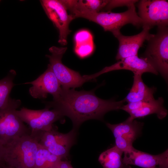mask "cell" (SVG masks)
<instances>
[{"instance_id":"14","label":"cell","mask_w":168,"mask_h":168,"mask_svg":"<svg viewBox=\"0 0 168 168\" xmlns=\"http://www.w3.org/2000/svg\"><path fill=\"white\" fill-rule=\"evenodd\" d=\"M164 100L162 97L157 100H152L128 103L120 108L130 115L133 119L143 117L149 115L156 114L159 119L165 118L167 115L168 111L163 105Z\"/></svg>"},{"instance_id":"21","label":"cell","mask_w":168,"mask_h":168,"mask_svg":"<svg viewBox=\"0 0 168 168\" xmlns=\"http://www.w3.org/2000/svg\"><path fill=\"white\" fill-rule=\"evenodd\" d=\"M78 4L82 7L95 12H102L108 3V0H77Z\"/></svg>"},{"instance_id":"19","label":"cell","mask_w":168,"mask_h":168,"mask_svg":"<svg viewBox=\"0 0 168 168\" xmlns=\"http://www.w3.org/2000/svg\"><path fill=\"white\" fill-rule=\"evenodd\" d=\"M61 159L39 143L34 168H51L56 166Z\"/></svg>"},{"instance_id":"6","label":"cell","mask_w":168,"mask_h":168,"mask_svg":"<svg viewBox=\"0 0 168 168\" xmlns=\"http://www.w3.org/2000/svg\"><path fill=\"white\" fill-rule=\"evenodd\" d=\"M67 49V47L52 46L49 49L51 55H46L49 58L48 65L51 68L58 82L64 89L75 88L82 86L88 81L85 75L68 68L62 63V59Z\"/></svg>"},{"instance_id":"15","label":"cell","mask_w":168,"mask_h":168,"mask_svg":"<svg viewBox=\"0 0 168 168\" xmlns=\"http://www.w3.org/2000/svg\"><path fill=\"white\" fill-rule=\"evenodd\" d=\"M127 70L132 71L134 73L142 74L149 72L156 75L158 72L153 66L146 59L138 55L128 57L120 60L111 66L106 67L96 73L87 75L91 81L104 73L119 70Z\"/></svg>"},{"instance_id":"8","label":"cell","mask_w":168,"mask_h":168,"mask_svg":"<svg viewBox=\"0 0 168 168\" xmlns=\"http://www.w3.org/2000/svg\"><path fill=\"white\" fill-rule=\"evenodd\" d=\"M40 2L48 17L58 30V42L67 45V37L71 32L69 24L73 18L68 13L62 0H42Z\"/></svg>"},{"instance_id":"25","label":"cell","mask_w":168,"mask_h":168,"mask_svg":"<svg viewBox=\"0 0 168 168\" xmlns=\"http://www.w3.org/2000/svg\"><path fill=\"white\" fill-rule=\"evenodd\" d=\"M138 1V0H109L108 3L102 12H104V11H110L112 9L119 7L125 6L128 7L132 4H135Z\"/></svg>"},{"instance_id":"26","label":"cell","mask_w":168,"mask_h":168,"mask_svg":"<svg viewBox=\"0 0 168 168\" xmlns=\"http://www.w3.org/2000/svg\"><path fill=\"white\" fill-rule=\"evenodd\" d=\"M4 153V146L0 142V165L3 163V159Z\"/></svg>"},{"instance_id":"22","label":"cell","mask_w":168,"mask_h":168,"mask_svg":"<svg viewBox=\"0 0 168 168\" xmlns=\"http://www.w3.org/2000/svg\"><path fill=\"white\" fill-rule=\"evenodd\" d=\"M94 49V41L85 42L75 45L74 52L81 58H84L90 56Z\"/></svg>"},{"instance_id":"23","label":"cell","mask_w":168,"mask_h":168,"mask_svg":"<svg viewBox=\"0 0 168 168\" xmlns=\"http://www.w3.org/2000/svg\"><path fill=\"white\" fill-rule=\"evenodd\" d=\"M75 45L86 42L93 41V37L91 33L86 30L78 31L74 37Z\"/></svg>"},{"instance_id":"10","label":"cell","mask_w":168,"mask_h":168,"mask_svg":"<svg viewBox=\"0 0 168 168\" xmlns=\"http://www.w3.org/2000/svg\"><path fill=\"white\" fill-rule=\"evenodd\" d=\"M76 135L77 130L73 128L63 133L53 128L49 131L41 132L39 143L51 153L62 159L67 157L75 143Z\"/></svg>"},{"instance_id":"29","label":"cell","mask_w":168,"mask_h":168,"mask_svg":"<svg viewBox=\"0 0 168 168\" xmlns=\"http://www.w3.org/2000/svg\"><path fill=\"white\" fill-rule=\"evenodd\" d=\"M3 164L0 165V168H3Z\"/></svg>"},{"instance_id":"4","label":"cell","mask_w":168,"mask_h":168,"mask_svg":"<svg viewBox=\"0 0 168 168\" xmlns=\"http://www.w3.org/2000/svg\"><path fill=\"white\" fill-rule=\"evenodd\" d=\"M146 50L141 57L148 61L167 81L168 76V29L157 27V32L147 40Z\"/></svg>"},{"instance_id":"24","label":"cell","mask_w":168,"mask_h":168,"mask_svg":"<svg viewBox=\"0 0 168 168\" xmlns=\"http://www.w3.org/2000/svg\"><path fill=\"white\" fill-rule=\"evenodd\" d=\"M134 141L131 139L123 137L115 138V145L119 149L123 152L128 151L133 147V144Z\"/></svg>"},{"instance_id":"12","label":"cell","mask_w":168,"mask_h":168,"mask_svg":"<svg viewBox=\"0 0 168 168\" xmlns=\"http://www.w3.org/2000/svg\"><path fill=\"white\" fill-rule=\"evenodd\" d=\"M123 162L143 168H168V150L161 153L153 155L138 150L133 147L124 152Z\"/></svg>"},{"instance_id":"18","label":"cell","mask_w":168,"mask_h":168,"mask_svg":"<svg viewBox=\"0 0 168 168\" xmlns=\"http://www.w3.org/2000/svg\"><path fill=\"white\" fill-rule=\"evenodd\" d=\"M123 153L114 146L101 153L98 161L103 168H132L123 162Z\"/></svg>"},{"instance_id":"1","label":"cell","mask_w":168,"mask_h":168,"mask_svg":"<svg viewBox=\"0 0 168 168\" xmlns=\"http://www.w3.org/2000/svg\"><path fill=\"white\" fill-rule=\"evenodd\" d=\"M124 100H105L96 96L94 89L76 91L74 88H62L59 96L52 101L45 102L46 106L59 111L72 120L73 128L77 130L84 122L90 119L102 120L104 115L120 109Z\"/></svg>"},{"instance_id":"3","label":"cell","mask_w":168,"mask_h":168,"mask_svg":"<svg viewBox=\"0 0 168 168\" xmlns=\"http://www.w3.org/2000/svg\"><path fill=\"white\" fill-rule=\"evenodd\" d=\"M40 132L16 138L4 146L3 163L15 168H34Z\"/></svg>"},{"instance_id":"27","label":"cell","mask_w":168,"mask_h":168,"mask_svg":"<svg viewBox=\"0 0 168 168\" xmlns=\"http://www.w3.org/2000/svg\"><path fill=\"white\" fill-rule=\"evenodd\" d=\"M3 168H15L13 167H11V166H7L6 165H5V164H4L3 165Z\"/></svg>"},{"instance_id":"9","label":"cell","mask_w":168,"mask_h":168,"mask_svg":"<svg viewBox=\"0 0 168 168\" xmlns=\"http://www.w3.org/2000/svg\"><path fill=\"white\" fill-rule=\"evenodd\" d=\"M138 2V15L143 21V26L148 27L151 29L155 26H167V1L141 0Z\"/></svg>"},{"instance_id":"28","label":"cell","mask_w":168,"mask_h":168,"mask_svg":"<svg viewBox=\"0 0 168 168\" xmlns=\"http://www.w3.org/2000/svg\"><path fill=\"white\" fill-rule=\"evenodd\" d=\"M58 164L56 166H54L51 168H59L58 166Z\"/></svg>"},{"instance_id":"11","label":"cell","mask_w":168,"mask_h":168,"mask_svg":"<svg viewBox=\"0 0 168 168\" xmlns=\"http://www.w3.org/2000/svg\"><path fill=\"white\" fill-rule=\"evenodd\" d=\"M24 84L32 85L29 88V92L35 99H45L49 94L54 99L59 96L61 90L60 84L49 65L46 70L37 79Z\"/></svg>"},{"instance_id":"30","label":"cell","mask_w":168,"mask_h":168,"mask_svg":"<svg viewBox=\"0 0 168 168\" xmlns=\"http://www.w3.org/2000/svg\"><path fill=\"white\" fill-rule=\"evenodd\" d=\"M160 168L158 167H156V168Z\"/></svg>"},{"instance_id":"31","label":"cell","mask_w":168,"mask_h":168,"mask_svg":"<svg viewBox=\"0 0 168 168\" xmlns=\"http://www.w3.org/2000/svg\"><path fill=\"white\" fill-rule=\"evenodd\" d=\"M71 168H73V167H72Z\"/></svg>"},{"instance_id":"13","label":"cell","mask_w":168,"mask_h":168,"mask_svg":"<svg viewBox=\"0 0 168 168\" xmlns=\"http://www.w3.org/2000/svg\"><path fill=\"white\" fill-rule=\"evenodd\" d=\"M142 30L138 34L132 36H125L120 31L113 35L119 42L118 52L116 59L120 60L123 58L138 55V52L144 42L147 40L152 35L149 32L151 29L147 26H143Z\"/></svg>"},{"instance_id":"5","label":"cell","mask_w":168,"mask_h":168,"mask_svg":"<svg viewBox=\"0 0 168 168\" xmlns=\"http://www.w3.org/2000/svg\"><path fill=\"white\" fill-rule=\"evenodd\" d=\"M21 104L20 100L11 99L8 105L0 110V142L4 146L14 138L30 134L27 127L16 111Z\"/></svg>"},{"instance_id":"7","label":"cell","mask_w":168,"mask_h":168,"mask_svg":"<svg viewBox=\"0 0 168 168\" xmlns=\"http://www.w3.org/2000/svg\"><path fill=\"white\" fill-rule=\"evenodd\" d=\"M16 112L23 122L29 126L31 132L47 131L53 128V124L63 116L58 110L47 106L43 109L32 110L25 107Z\"/></svg>"},{"instance_id":"2","label":"cell","mask_w":168,"mask_h":168,"mask_svg":"<svg viewBox=\"0 0 168 168\" xmlns=\"http://www.w3.org/2000/svg\"><path fill=\"white\" fill-rule=\"evenodd\" d=\"M128 8L127 11L120 13L111 11L95 12L78 6L74 9L72 14L74 19H86L100 25L105 31H110L113 34L120 31L123 26L128 24L138 28L143 26V21L137 13L134 4Z\"/></svg>"},{"instance_id":"20","label":"cell","mask_w":168,"mask_h":168,"mask_svg":"<svg viewBox=\"0 0 168 168\" xmlns=\"http://www.w3.org/2000/svg\"><path fill=\"white\" fill-rule=\"evenodd\" d=\"M16 75L15 71L11 70L5 77L0 80V110L6 108L10 102L11 98L9 95L15 85L13 80Z\"/></svg>"},{"instance_id":"16","label":"cell","mask_w":168,"mask_h":168,"mask_svg":"<svg viewBox=\"0 0 168 168\" xmlns=\"http://www.w3.org/2000/svg\"><path fill=\"white\" fill-rule=\"evenodd\" d=\"M143 124L131 118L129 116L124 121L116 124L106 123L115 138L123 137L134 141L141 134Z\"/></svg>"},{"instance_id":"17","label":"cell","mask_w":168,"mask_h":168,"mask_svg":"<svg viewBox=\"0 0 168 168\" xmlns=\"http://www.w3.org/2000/svg\"><path fill=\"white\" fill-rule=\"evenodd\" d=\"M142 75L134 74L133 83L129 92L124 99L125 102L132 103L154 99L153 95L156 88L147 86L142 79Z\"/></svg>"}]
</instances>
